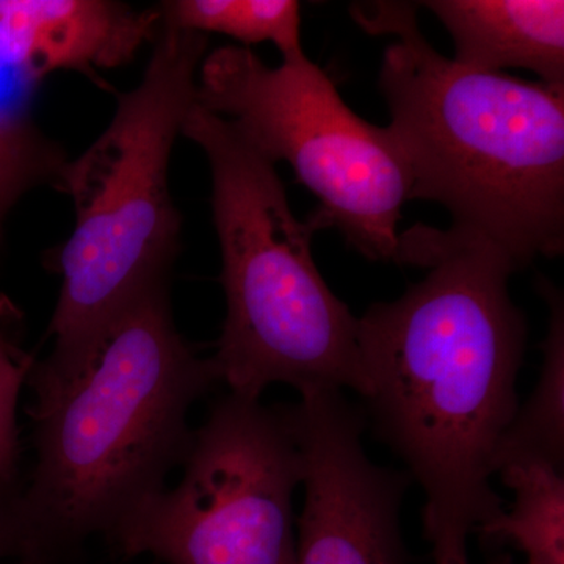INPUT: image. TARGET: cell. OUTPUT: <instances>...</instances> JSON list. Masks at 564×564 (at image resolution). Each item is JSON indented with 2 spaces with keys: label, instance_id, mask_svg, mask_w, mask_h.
<instances>
[{
  "label": "cell",
  "instance_id": "1",
  "mask_svg": "<svg viewBox=\"0 0 564 564\" xmlns=\"http://www.w3.org/2000/svg\"><path fill=\"white\" fill-rule=\"evenodd\" d=\"M395 263L426 270L358 318L375 433L425 492L434 564H470L469 534L502 513L494 455L513 421L527 339L508 281L518 267L485 240L417 223Z\"/></svg>",
  "mask_w": 564,
  "mask_h": 564
},
{
  "label": "cell",
  "instance_id": "2",
  "mask_svg": "<svg viewBox=\"0 0 564 564\" xmlns=\"http://www.w3.org/2000/svg\"><path fill=\"white\" fill-rule=\"evenodd\" d=\"M220 383L182 337L169 285L115 315L77 355L32 362L33 462L18 496L28 564L106 538L162 491L191 445L193 404Z\"/></svg>",
  "mask_w": 564,
  "mask_h": 564
},
{
  "label": "cell",
  "instance_id": "3",
  "mask_svg": "<svg viewBox=\"0 0 564 564\" xmlns=\"http://www.w3.org/2000/svg\"><path fill=\"white\" fill-rule=\"evenodd\" d=\"M369 33L395 35L380 70L410 199L441 204L452 229L499 248L518 270L564 250V87L444 57L417 6L359 2Z\"/></svg>",
  "mask_w": 564,
  "mask_h": 564
},
{
  "label": "cell",
  "instance_id": "4",
  "mask_svg": "<svg viewBox=\"0 0 564 564\" xmlns=\"http://www.w3.org/2000/svg\"><path fill=\"white\" fill-rule=\"evenodd\" d=\"M206 154L221 251L226 317L214 361L229 393L261 400L272 384L300 395L370 388L358 318L334 295L313 256L332 228L321 209L299 220L276 165L236 128L196 101L182 126Z\"/></svg>",
  "mask_w": 564,
  "mask_h": 564
},
{
  "label": "cell",
  "instance_id": "5",
  "mask_svg": "<svg viewBox=\"0 0 564 564\" xmlns=\"http://www.w3.org/2000/svg\"><path fill=\"white\" fill-rule=\"evenodd\" d=\"M135 88L117 93L106 131L55 182L73 202L74 226L57 254L62 284L50 358L66 359L144 293L169 285L181 214L170 192L174 141L196 104L209 36L162 20Z\"/></svg>",
  "mask_w": 564,
  "mask_h": 564
},
{
  "label": "cell",
  "instance_id": "6",
  "mask_svg": "<svg viewBox=\"0 0 564 564\" xmlns=\"http://www.w3.org/2000/svg\"><path fill=\"white\" fill-rule=\"evenodd\" d=\"M196 101L231 122L276 165L317 196L318 209L369 261L395 262L410 177L388 128L344 102L306 54L269 66L250 47L221 46L203 58Z\"/></svg>",
  "mask_w": 564,
  "mask_h": 564
},
{
  "label": "cell",
  "instance_id": "7",
  "mask_svg": "<svg viewBox=\"0 0 564 564\" xmlns=\"http://www.w3.org/2000/svg\"><path fill=\"white\" fill-rule=\"evenodd\" d=\"M173 488L148 497L107 534L124 558L165 564H295L293 497L303 455L289 406L223 397L193 430Z\"/></svg>",
  "mask_w": 564,
  "mask_h": 564
},
{
  "label": "cell",
  "instance_id": "8",
  "mask_svg": "<svg viewBox=\"0 0 564 564\" xmlns=\"http://www.w3.org/2000/svg\"><path fill=\"white\" fill-rule=\"evenodd\" d=\"M303 455L295 564H408L400 510L410 475L366 454V414L340 391L289 406Z\"/></svg>",
  "mask_w": 564,
  "mask_h": 564
},
{
  "label": "cell",
  "instance_id": "9",
  "mask_svg": "<svg viewBox=\"0 0 564 564\" xmlns=\"http://www.w3.org/2000/svg\"><path fill=\"white\" fill-rule=\"evenodd\" d=\"M162 25L159 7L113 0H0V55L36 82L57 70L99 79L128 65Z\"/></svg>",
  "mask_w": 564,
  "mask_h": 564
},
{
  "label": "cell",
  "instance_id": "10",
  "mask_svg": "<svg viewBox=\"0 0 564 564\" xmlns=\"http://www.w3.org/2000/svg\"><path fill=\"white\" fill-rule=\"evenodd\" d=\"M455 43L459 65L486 73L533 70L564 87L563 0H429Z\"/></svg>",
  "mask_w": 564,
  "mask_h": 564
},
{
  "label": "cell",
  "instance_id": "11",
  "mask_svg": "<svg viewBox=\"0 0 564 564\" xmlns=\"http://www.w3.org/2000/svg\"><path fill=\"white\" fill-rule=\"evenodd\" d=\"M538 289L549 306L543 367L532 395L518 406L494 455V475L516 464L544 463L563 470L564 463V300L551 281Z\"/></svg>",
  "mask_w": 564,
  "mask_h": 564
},
{
  "label": "cell",
  "instance_id": "12",
  "mask_svg": "<svg viewBox=\"0 0 564 564\" xmlns=\"http://www.w3.org/2000/svg\"><path fill=\"white\" fill-rule=\"evenodd\" d=\"M514 492L510 513L497 514L477 532L485 540L510 541L527 556V564H564L563 470L544 463L516 464L502 473Z\"/></svg>",
  "mask_w": 564,
  "mask_h": 564
},
{
  "label": "cell",
  "instance_id": "13",
  "mask_svg": "<svg viewBox=\"0 0 564 564\" xmlns=\"http://www.w3.org/2000/svg\"><path fill=\"white\" fill-rule=\"evenodd\" d=\"M159 10L166 24L184 31L220 33L243 47L272 43L282 58L304 52L300 3L293 0H172Z\"/></svg>",
  "mask_w": 564,
  "mask_h": 564
},
{
  "label": "cell",
  "instance_id": "14",
  "mask_svg": "<svg viewBox=\"0 0 564 564\" xmlns=\"http://www.w3.org/2000/svg\"><path fill=\"white\" fill-rule=\"evenodd\" d=\"M68 162L65 151L18 115H0V250L13 207L40 185H55Z\"/></svg>",
  "mask_w": 564,
  "mask_h": 564
},
{
  "label": "cell",
  "instance_id": "15",
  "mask_svg": "<svg viewBox=\"0 0 564 564\" xmlns=\"http://www.w3.org/2000/svg\"><path fill=\"white\" fill-rule=\"evenodd\" d=\"M32 362L0 333V486L20 484L18 403Z\"/></svg>",
  "mask_w": 564,
  "mask_h": 564
},
{
  "label": "cell",
  "instance_id": "16",
  "mask_svg": "<svg viewBox=\"0 0 564 564\" xmlns=\"http://www.w3.org/2000/svg\"><path fill=\"white\" fill-rule=\"evenodd\" d=\"M20 484L0 486V560L13 558L28 563V547L18 518Z\"/></svg>",
  "mask_w": 564,
  "mask_h": 564
},
{
  "label": "cell",
  "instance_id": "17",
  "mask_svg": "<svg viewBox=\"0 0 564 564\" xmlns=\"http://www.w3.org/2000/svg\"><path fill=\"white\" fill-rule=\"evenodd\" d=\"M486 564H516L514 560L511 558L510 555L507 554H499L494 556V558L489 560Z\"/></svg>",
  "mask_w": 564,
  "mask_h": 564
},
{
  "label": "cell",
  "instance_id": "18",
  "mask_svg": "<svg viewBox=\"0 0 564 564\" xmlns=\"http://www.w3.org/2000/svg\"><path fill=\"white\" fill-rule=\"evenodd\" d=\"M18 564H21V563H18Z\"/></svg>",
  "mask_w": 564,
  "mask_h": 564
}]
</instances>
